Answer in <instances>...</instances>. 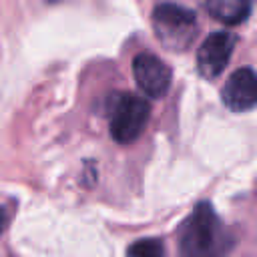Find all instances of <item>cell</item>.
Wrapping results in <instances>:
<instances>
[{"label":"cell","instance_id":"obj_6","mask_svg":"<svg viewBox=\"0 0 257 257\" xmlns=\"http://www.w3.org/2000/svg\"><path fill=\"white\" fill-rule=\"evenodd\" d=\"M223 104L233 112L251 110L257 102V78L253 68H239L235 70L227 84L223 86Z\"/></svg>","mask_w":257,"mask_h":257},{"label":"cell","instance_id":"obj_3","mask_svg":"<svg viewBox=\"0 0 257 257\" xmlns=\"http://www.w3.org/2000/svg\"><path fill=\"white\" fill-rule=\"evenodd\" d=\"M195 12L173 4L163 2L153 10V22L157 38L171 50H183L195 36Z\"/></svg>","mask_w":257,"mask_h":257},{"label":"cell","instance_id":"obj_7","mask_svg":"<svg viewBox=\"0 0 257 257\" xmlns=\"http://www.w3.org/2000/svg\"><path fill=\"white\" fill-rule=\"evenodd\" d=\"M253 0H207V10L225 24H239L251 12Z\"/></svg>","mask_w":257,"mask_h":257},{"label":"cell","instance_id":"obj_9","mask_svg":"<svg viewBox=\"0 0 257 257\" xmlns=\"http://www.w3.org/2000/svg\"><path fill=\"white\" fill-rule=\"evenodd\" d=\"M6 219H8V217H6L4 209H0V231H2V229H4V225H6Z\"/></svg>","mask_w":257,"mask_h":257},{"label":"cell","instance_id":"obj_8","mask_svg":"<svg viewBox=\"0 0 257 257\" xmlns=\"http://www.w3.org/2000/svg\"><path fill=\"white\" fill-rule=\"evenodd\" d=\"M126 257H165V245L157 237H145L128 245Z\"/></svg>","mask_w":257,"mask_h":257},{"label":"cell","instance_id":"obj_1","mask_svg":"<svg viewBox=\"0 0 257 257\" xmlns=\"http://www.w3.org/2000/svg\"><path fill=\"white\" fill-rule=\"evenodd\" d=\"M231 241L211 203H199L179 227V257H225Z\"/></svg>","mask_w":257,"mask_h":257},{"label":"cell","instance_id":"obj_4","mask_svg":"<svg viewBox=\"0 0 257 257\" xmlns=\"http://www.w3.org/2000/svg\"><path fill=\"white\" fill-rule=\"evenodd\" d=\"M133 74L141 92L149 98H161L171 86V68L151 52H141L133 60Z\"/></svg>","mask_w":257,"mask_h":257},{"label":"cell","instance_id":"obj_2","mask_svg":"<svg viewBox=\"0 0 257 257\" xmlns=\"http://www.w3.org/2000/svg\"><path fill=\"white\" fill-rule=\"evenodd\" d=\"M149 114H151V106L143 96L131 92L112 94L108 98L110 137L120 145H128L137 141L149 122Z\"/></svg>","mask_w":257,"mask_h":257},{"label":"cell","instance_id":"obj_5","mask_svg":"<svg viewBox=\"0 0 257 257\" xmlns=\"http://www.w3.org/2000/svg\"><path fill=\"white\" fill-rule=\"evenodd\" d=\"M235 34L231 32H225V30H219V32H213L209 34L203 44L199 46V52H197V68L199 72L205 76V78H215L219 76L231 54H233V48H235Z\"/></svg>","mask_w":257,"mask_h":257}]
</instances>
